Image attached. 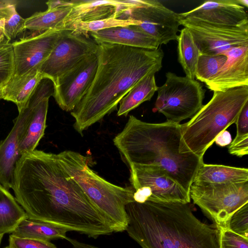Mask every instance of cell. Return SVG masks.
Masks as SVG:
<instances>
[{"label":"cell","instance_id":"31","mask_svg":"<svg viewBox=\"0 0 248 248\" xmlns=\"http://www.w3.org/2000/svg\"><path fill=\"white\" fill-rule=\"evenodd\" d=\"M15 71L14 52L12 43L0 45V88L13 77Z\"/></svg>","mask_w":248,"mask_h":248},{"label":"cell","instance_id":"26","mask_svg":"<svg viewBox=\"0 0 248 248\" xmlns=\"http://www.w3.org/2000/svg\"><path fill=\"white\" fill-rule=\"evenodd\" d=\"M177 41L178 62L186 77L195 79L196 65L201 54L187 28L184 27L181 30Z\"/></svg>","mask_w":248,"mask_h":248},{"label":"cell","instance_id":"19","mask_svg":"<svg viewBox=\"0 0 248 248\" xmlns=\"http://www.w3.org/2000/svg\"><path fill=\"white\" fill-rule=\"evenodd\" d=\"M90 34L97 43L116 44L147 49H156L160 46L154 38L133 25L110 28L91 32Z\"/></svg>","mask_w":248,"mask_h":248},{"label":"cell","instance_id":"30","mask_svg":"<svg viewBox=\"0 0 248 248\" xmlns=\"http://www.w3.org/2000/svg\"><path fill=\"white\" fill-rule=\"evenodd\" d=\"M227 60L224 54H201L196 65L195 78L207 83L222 67Z\"/></svg>","mask_w":248,"mask_h":248},{"label":"cell","instance_id":"6","mask_svg":"<svg viewBox=\"0 0 248 248\" xmlns=\"http://www.w3.org/2000/svg\"><path fill=\"white\" fill-rule=\"evenodd\" d=\"M56 155L62 168L108 219L114 232L125 231L128 223L125 206L134 202L133 188L105 180L89 168L88 157L78 153L68 150Z\"/></svg>","mask_w":248,"mask_h":248},{"label":"cell","instance_id":"18","mask_svg":"<svg viewBox=\"0 0 248 248\" xmlns=\"http://www.w3.org/2000/svg\"><path fill=\"white\" fill-rule=\"evenodd\" d=\"M48 97L35 106H27V112L19 131L18 148L21 155L35 150L44 135L48 108Z\"/></svg>","mask_w":248,"mask_h":248},{"label":"cell","instance_id":"33","mask_svg":"<svg viewBox=\"0 0 248 248\" xmlns=\"http://www.w3.org/2000/svg\"><path fill=\"white\" fill-rule=\"evenodd\" d=\"M10 248H57L49 241L21 237L10 234L9 237Z\"/></svg>","mask_w":248,"mask_h":248},{"label":"cell","instance_id":"43","mask_svg":"<svg viewBox=\"0 0 248 248\" xmlns=\"http://www.w3.org/2000/svg\"><path fill=\"white\" fill-rule=\"evenodd\" d=\"M1 99V88H0V99Z\"/></svg>","mask_w":248,"mask_h":248},{"label":"cell","instance_id":"42","mask_svg":"<svg viewBox=\"0 0 248 248\" xmlns=\"http://www.w3.org/2000/svg\"><path fill=\"white\" fill-rule=\"evenodd\" d=\"M4 234V233L0 232V243H1L2 239L3 237Z\"/></svg>","mask_w":248,"mask_h":248},{"label":"cell","instance_id":"2","mask_svg":"<svg viewBox=\"0 0 248 248\" xmlns=\"http://www.w3.org/2000/svg\"><path fill=\"white\" fill-rule=\"evenodd\" d=\"M98 64L86 94L71 111L74 127L80 135L117 108L123 98L145 76L162 67L160 47L147 49L116 44L97 43Z\"/></svg>","mask_w":248,"mask_h":248},{"label":"cell","instance_id":"32","mask_svg":"<svg viewBox=\"0 0 248 248\" xmlns=\"http://www.w3.org/2000/svg\"><path fill=\"white\" fill-rule=\"evenodd\" d=\"M226 229L248 238V203L232 215L228 220Z\"/></svg>","mask_w":248,"mask_h":248},{"label":"cell","instance_id":"37","mask_svg":"<svg viewBox=\"0 0 248 248\" xmlns=\"http://www.w3.org/2000/svg\"><path fill=\"white\" fill-rule=\"evenodd\" d=\"M232 141V139L230 132L225 130L217 136L214 142L219 146L224 147L229 145Z\"/></svg>","mask_w":248,"mask_h":248},{"label":"cell","instance_id":"39","mask_svg":"<svg viewBox=\"0 0 248 248\" xmlns=\"http://www.w3.org/2000/svg\"><path fill=\"white\" fill-rule=\"evenodd\" d=\"M72 245L73 248H98L95 246L82 243L75 239L67 237L65 238Z\"/></svg>","mask_w":248,"mask_h":248},{"label":"cell","instance_id":"24","mask_svg":"<svg viewBox=\"0 0 248 248\" xmlns=\"http://www.w3.org/2000/svg\"><path fill=\"white\" fill-rule=\"evenodd\" d=\"M27 215L14 197L0 184V232L12 233Z\"/></svg>","mask_w":248,"mask_h":248},{"label":"cell","instance_id":"36","mask_svg":"<svg viewBox=\"0 0 248 248\" xmlns=\"http://www.w3.org/2000/svg\"><path fill=\"white\" fill-rule=\"evenodd\" d=\"M236 124V137L248 135V102H247L238 115Z\"/></svg>","mask_w":248,"mask_h":248},{"label":"cell","instance_id":"41","mask_svg":"<svg viewBox=\"0 0 248 248\" xmlns=\"http://www.w3.org/2000/svg\"><path fill=\"white\" fill-rule=\"evenodd\" d=\"M237 1L241 5L243 6L245 8H248V1L247 0H237Z\"/></svg>","mask_w":248,"mask_h":248},{"label":"cell","instance_id":"25","mask_svg":"<svg viewBox=\"0 0 248 248\" xmlns=\"http://www.w3.org/2000/svg\"><path fill=\"white\" fill-rule=\"evenodd\" d=\"M67 232L63 228L27 217L18 224L11 234L18 237L49 241L65 239Z\"/></svg>","mask_w":248,"mask_h":248},{"label":"cell","instance_id":"27","mask_svg":"<svg viewBox=\"0 0 248 248\" xmlns=\"http://www.w3.org/2000/svg\"><path fill=\"white\" fill-rule=\"evenodd\" d=\"M72 6L36 12L25 19V28L40 33L57 29L70 12Z\"/></svg>","mask_w":248,"mask_h":248},{"label":"cell","instance_id":"3","mask_svg":"<svg viewBox=\"0 0 248 248\" xmlns=\"http://www.w3.org/2000/svg\"><path fill=\"white\" fill-rule=\"evenodd\" d=\"M125 211V231L142 248H220L221 229L198 219L189 203L134 201Z\"/></svg>","mask_w":248,"mask_h":248},{"label":"cell","instance_id":"14","mask_svg":"<svg viewBox=\"0 0 248 248\" xmlns=\"http://www.w3.org/2000/svg\"><path fill=\"white\" fill-rule=\"evenodd\" d=\"M62 31L51 29L12 43L15 59L13 76H20L32 69H39L49 56Z\"/></svg>","mask_w":248,"mask_h":248},{"label":"cell","instance_id":"5","mask_svg":"<svg viewBox=\"0 0 248 248\" xmlns=\"http://www.w3.org/2000/svg\"><path fill=\"white\" fill-rule=\"evenodd\" d=\"M247 102L248 86L214 91L210 100L188 122L181 124L180 153H192L203 158L217 136L235 123Z\"/></svg>","mask_w":248,"mask_h":248},{"label":"cell","instance_id":"16","mask_svg":"<svg viewBox=\"0 0 248 248\" xmlns=\"http://www.w3.org/2000/svg\"><path fill=\"white\" fill-rule=\"evenodd\" d=\"M222 54L227 60L206 86L212 91L248 86V46L235 47Z\"/></svg>","mask_w":248,"mask_h":248},{"label":"cell","instance_id":"4","mask_svg":"<svg viewBox=\"0 0 248 248\" xmlns=\"http://www.w3.org/2000/svg\"><path fill=\"white\" fill-rule=\"evenodd\" d=\"M181 138L179 123H151L130 115L113 142L129 166L158 167L189 194L203 158L180 153Z\"/></svg>","mask_w":248,"mask_h":248},{"label":"cell","instance_id":"44","mask_svg":"<svg viewBox=\"0 0 248 248\" xmlns=\"http://www.w3.org/2000/svg\"><path fill=\"white\" fill-rule=\"evenodd\" d=\"M4 248H10L8 246H7V247H5Z\"/></svg>","mask_w":248,"mask_h":248},{"label":"cell","instance_id":"29","mask_svg":"<svg viewBox=\"0 0 248 248\" xmlns=\"http://www.w3.org/2000/svg\"><path fill=\"white\" fill-rule=\"evenodd\" d=\"M140 22L132 19H121L112 16L102 20L91 22H78L62 28L61 30H68L79 33L88 34L106 29L119 26L138 25Z\"/></svg>","mask_w":248,"mask_h":248},{"label":"cell","instance_id":"7","mask_svg":"<svg viewBox=\"0 0 248 248\" xmlns=\"http://www.w3.org/2000/svg\"><path fill=\"white\" fill-rule=\"evenodd\" d=\"M189 196L204 214L221 230L232 215L248 203V181L225 184L192 183Z\"/></svg>","mask_w":248,"mask_h":248},{"label":"cell","instance_id":"1","mask_svg":"<svg viewBox=\"0 0 248 248\" xmlns=\"http://www.w3.org/2000/svg\"><path fill=\"white\" fill-rule=\"evenodd\" d=\"M12 189L27 217L96 238L114 232L108 219L59 163L34 150L16 164Z\"/></svg>","mask_w":248,"mask_h":248},{"label":"cell","instance_id":"20","mask_svg":"<svg viewBox=\"0 0 248 248\" xmlns=\"http://www.w3.org/2000/svg\"><path fill=\"white\" fill-rule=\"evenodd\" d=\"M26 112L25 108L19 112L11 130L0 141V184L8 190L12 188L16 164L21 156L18 148V134Z\"/></svg>","mask_w":248,"mask_h":248},{"label":"cell","instance_id":"22","mask_svg":"<svg viewBox=\"0 0 248 248\" xmlns=\"http://www.w3.org/2000/svg\"><path fill=\"white\" fill-rule=\"evenodd\" d=\"M248 181V169L202 163L193 183L196 184H225Z\"/></svg>","mask_w":248,"mask_h":248},{"label":"cell","instance_id":"35","mask_svg":"<svg viewBox=\"0 0 248 248\" xmlns=\"http://www.w3.org/2000/svg\"><path fill=\"white\" fill-rule=\"evenodd\" d=\"M229 153L238 157H242L248 154V135L236 137L228 147Z\"/></svg>","mask_w":248,"mask_h":248},{"label":"cell","instance_id":"40","mask_svg":"<svg viewBox=\"0 0 248 248\" xmlns=\"http://www.w3.org/2000/svg\"><path fill=\"white\" fill-rule=\"evenodd\" d=\"M7 43H9V41L5 35L3 28L0 25V45Z\"/></svg>","mask_w":248,"mask_h":248},{"label":"cell","instance_id":"10","mask_svg":"<svg viewBox=\"0 0 248 248\" xmlns=\"http://www.w3.org/2000/svg\"><path fill=\"white\" fill-rule=\"evenodd\" d=\"M130 181L138 200L144 202L189 203V194L158 167L130 165Z\"/></svg>","mask_w":248,"mask_h":248},{"label":"cell","instance_id":"11","mask_svg":"<svg viewBox=\"0 0 248 248\" xmlns=\"http://www.w3.org/2000/svg\"><path fill=\"white\" fill-rule=\"evenodd\" d=\"M117 18L140 21L133 26L154 38L159 46L177 40L181 25L178 14L157 0H139L137 6L124 11Z\"/></svg>","mask_w":248,"mask_h":248},{"label":"cell","instance_id":"21","mask_svg":"<svg viewBox=\"0 0 248 248\" xmlns=\"http://www.w3.org/2000/svg\"><path fill=\"white\" fill-rule=\"evenodd\" d=\"M43 78L39 69H32L20 76H13L1 88V99L14 103L19 112L25 108L31 93Z\"/></svg>","mask_w":248,"mask_h":248},{"label":"cell","instance_id":"17","mask_svg":"<svg viewBox=\"0 0 248 248\" xmlns=\"http://www.w3.org/2000/svg\"><path fill=\"white\" fill-rule=\"evenodd\" d=\"M71 10L57 29L78 22H91L117 16L134 7L132 0H73Z\"/></svg>","mask_w":248,"mask_h":248},{"label":"cell","instance_id":"13","mask_svg":"<svg viewBox=\"0 0 248 248\" xmlns=\"http://www.w3.org/2000/svg\"><path fill=\"white\" fill-rule=\"evenodd\" d=\"M97 54L91 55L58 78L53 96L62 109L71 111L91 86L97 68Z\"/></svg>","mask_w":248,"mask_h":248},{"label":"cell","instance_id":"9","mask_svg":"<svg viewBox=\"0 0 248 248\" xmlns=\"http://www.w3.org/2000/svg\"><path fill=\"white\" fill-rule=\"evenodd\" d=\"M98 44L89 34L62 31L47 60L39 71L53 83L56 79L85 58L97 54Z\"/></svg>","mask_w":248,"mask_h":248},{"label":"cell","instance_id":"12","mask_svg":"<svg viewBox=\"0 0 248 248\" xmlns=\"http://www.w3.org/2000/svg\"><path fill=\"white\" fill-rule=\"evenodd\" d=\"M179 21L190 31L201 54H222L233 47L248 46V26H226L199 21Z\"/></svg>","mask_w":248,"mask_h":248},{"label":"cell","instance_id":"8","mask_svg":"<svg viewBox=\"0 0 248 248\" xmlns=\"http://www.w3.org/2000/svg\"><path fill=\"white\" fill-rule=\"evenodd\" d=\"M165 83L158 87L155 109L167 121L176 123L192 118L202 108L206 90L200 82L168 72Z\"/></svg>","mask_w":248,"mask_h":248},{"label":"cell","instance_id":"38","mask_svg":"<svg viewBox=\"0 0 248 248\" xmlns=\"http://www.w3.org/2000/svg\"><path fill=\"white\" fill-rule=\"evenodd\" d=\"M47 10H52L62 7L70 6L73 5V0H48L46 2Z\"/></svg>","mask_w":248,"mask_h":248},{"label":"cell","instance_id":"34","mask_svg":"<svg viewBox=\"0 0 248 248\" xmlns=\"http://www.w3.org/2000/svg\"><path fill=\"white\" fill-rule=\"evenodd\" d=\"M220 248H248V238L228 229L221 230Z\"/></svg>","mask_w":248,"mask_h":248},{"label":"cell","instance_id":"23","mask_svg":"<svg viewBox=\"0 0 248 248\" xmlns=\"http://www.w3.org/2000/svg\"><path fill=\"white\" fill-rule=\"evenodd\" d=\"M155 75L144 77L123 98L119 103L118 116H126L130 111L152 98L158 88Z\"/></svg>","mask_w":248,"mask_h":248},{"label":"cell","instance_id":"28","mask_svg":"<svg viewBox=\"0 0 248 248\" xmlns=\"http://www.w3.org/2000/svg\"><path fill=\"white\" fill-rule=\"evenodd\" d=\"M15 1H0V25L10 41L25 30V19L16 11Z\"/></svg>","mask_w":248,"mask_h":248},{"label":"cell","instance_id":"15","mask_svg":"<svg viewBox=\"0 0 248 248\" xmlns=\"http://www.w3.org/2000/svg\"><path fill=\"white\" fill-rule=\"evenodd\" d=\"M245 7L237 0H211L185 13L178 14L179 20L199 21L226 26H248Z\"/></svg>","mask_w":248,"mask_h":248}]
</instances>
